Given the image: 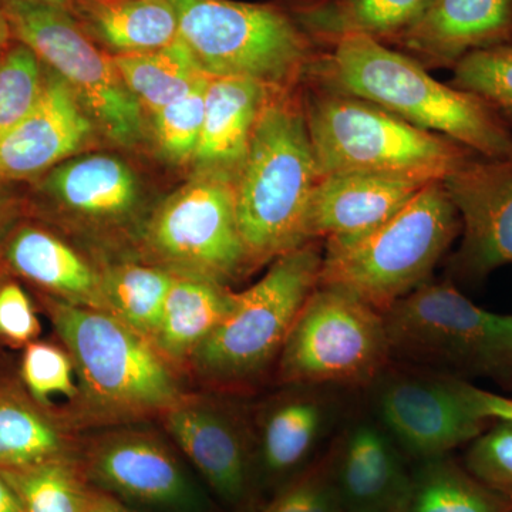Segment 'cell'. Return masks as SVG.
<instances>
[{"label": "cell", "instance_id": "obj_31", "mask_svg": "<svg viewBox=\"0 0 512 512\" xmlns=\"http://www.w3.org/2000/svg\"><path fill=\"white\" fill-rule=\"evenodd\" d=\"M23 512H86L93 485L79 458H62L19 470H0Z\"/></svg>", "mask_w": 512, "mask_h": 512}, {"label": "cell", "instance_id": "obj_12", "mask_svg": "<svg viewBox=\"0 0 512 512\" xmlns=\"http://www.w3.org/2000/svg\"><path fill=\"white\" fill-rule=\"evenodd\" d=\"M470 382L390 362L369 387L375 419L417 463L450 456L490 427L477 412Z\"/></svg>", "mask_w": 512, "mask_h": 512}, {"label": "cell", "instance_id": "obj_11", "mask_svg": "<svg viewBox=\"0 0 512 512\" xmlns=\"http://www.w3.org/2000/svg\"><path fill=\"white\" fill-rule=\"evenodd\" d=\"M138 251L147 264L177 276L227 285L254 271L239 231L235 184L195 173L140 227Z\"/></svg>", "mask_w": 512, "mask_h": 512}, {"label": "cell", "instance_id": "obj_10", "mask_svg": "<svg viewBox=\"0 0 512 512\" xmlns=\"http://www.w3.org/2000/svg\"><path fill=\"white\" fill-rule=\"evenodd\" d=\"M383 315L349 292L316 286L293 322L276 382L369 389L390 365Z\"/></svg>", "mask_w": 512, "mask_h": 512}, {"label": "cell", "instance_id": "obj_17", "mask_svg": "<svg viewBox=\"0 0 512 512\" xmlns=\"http://www.w3.org/2000/svg\"><path fill=\"white\" fill-rule=\"evenodd\" d=\"M97 133L73 90L46 67L42 97L25 119L0 137V181L45 174L82 153Z\"/></svg>", "mask_w": 512, "mask_h": 512}, {"label": "cell", "instance_id": "obj_25", "mask_svg": "<svg viewBox=\"0 0 512 512\" xmlns=\"http://www.w3.org/2000/svg\"><path fill=\"white\" fill-rule=\"evenodd\" d=\"M70 12L114 56L163 49L180 32L173 0H73Z\"/></svg>", "mask_w": 512, "mask_h": 512}, {"label": "cell", "instance_id": "obj_39", "mask_svg": "<svg viewBox=\"0 0 512 512\" xmlns=\"http://www.w3.org/2000/svg\"><path fill=\"white\" fill-rule=\"evenodd\" d=\"M471 399L477 412L490 421H505L512 424V399L501 396V394L487 392L478 389L471 383Z\"/></svg>", "mask_w": 512, "mask_h": 512}, {"label": "cell", "instance_id": "obj_15", "mask_svg": "<svg viewBox=\"0 0 512 512\" xmlns=\"http://www.w3.org/2000/svg\"><path fill=\"white\" fill-rule=\"evenodd\" d=\"M441 183L460 215L463 234L451 258L453 274L480 281L512 265V157L470 158Z\"/></svg>", "mask_w": 512, "mask_h": 512}, {"label": "cell", "instance_id": "obj_38", "mask_svg": "<svg viewBox=\"0 0 512 512\" xmlns=\"http://www.w3.org/2000/svg\"><path fill=\"white\" fill-rule=\"evenodd\" d=\"M40 322L28 293L16 282L0 284V339L29 345L40 335Z\"/></svg>", "mask_w": 512, "mask_h": 512}, {"label": "cell", "instance_id": "obj_21", "mask_svg": "<svg viewBox=\"0 0 512 512\" xmlns=\"http://www.w3.org/2000/svg\"><path fill=\"white\" fill-rule=\"evenodd\" d=\"M42 191L66 214L89 227L126 225L140 205L134 171L109 154H87L63 161L47 171Z\"/></svg>", "mask_w": 512, "mask_h": 512}, {"label": "cell", "instance_id": "obj_9", "mask_svg": "<svg viewBox=\"0 0 512 512\" xmlns=\"http://www.w3.org/2000/svg\"><path fill=\"white\" fill-rule=\"evenodd\" d=\"M0 9L13 40L62 77L99 133L121 147L143 141V107L127 89L113 56L101 52L70 9L45 0H8Z\"/></svg>", "mask_w": 512, "mask_h": 512}, {"label": "cell", "instance_id": "obj_7", "mask_svg": "<svg viewBox=\"0 0 512 512\" xmlns=\"http://www.w3.org/2000/svg\"><path fill=\"white\" fill-rule=\"evenodd\" d=\"M390 359L512 389V315L485 311L450 282H426L382 313Z\"/></svg>", "mask_w": 512, "mask_h": 512}, {"label": "cell", "instance_id": "obj_45", "mask_svg": "<svg viewBox=\"0 0 512 512\" xmlns=\"http://www.w3.org/2000/svg\"><path fill=\"white\" fill-rule=\"evenodd\" d=\"M348 512H403V511H348Z\"/></svg>", "mask_w": 512, "mask_h": 512}, {"label": "cell", "instance_id": "obj_33", "mask_svg": "<svg viewBox=\"0 0 512 512\" xmlns=\"http://www.w3.org/2000/svg\"><path fill=\"white\" fill-rule=\"evenodd\" d=\"M448 84L476 94L512 128V45L470 53L454 66Z\"/></svg>", "mask_w": 512, "mask_h": 512}, {"label": "cell", "instance_id": "obj_34", "mask_svg": "<svg viewBox=\"0 0 512 512\" xmlns=\"http://www.w3.org/2000/svg\"><path fill=\"white\" fill-rule=\"evenodd\" d=\"M210 77H204L190 93L153 114L157 147L168 161H194L204 123L205 93Z\"/></svg>", "mask_w": 512, "mask_h": 512}, {"label": "cell", "instance_id": "obj_14", "mask_svg": "<svg viewBox=\"0 0 512 512\" xmlns=\"http://www.w3.org/2000/svg\"><path fill=\"white\" fill-rule=\"evenodd\" d=\"M160 420L222 503L235 510L252 503L258 481L255 433L238 407L190 394Z\"/></svg>", "mask_w": 512, "mask_h": 512}, {"label": "cell", "instance_id": "obj_32", "mask_svg": "<svg viewBox=\"0 0 512 512\" xmlns=\"http://www.w3.org/2000/svg\"><path fill=\"white\" fill-rule=\"evenodd\" d=\"M45 84V64L28 46L12 40L0 53V137L28 116Z\"/></svg>", "mask_w": 512, "mask_h": 512}, {"label": "cell", "instance_id": "obj_18", "mask_svg": "<svg viewBox=\"0 0 512 512\" xmlns=\"http://www.w3.org/2000/svg\"><path fill=\"white\" fill-rule=\"evenodd\" d=\"M348 511H403L412 483L403 451L370 416L350 419L328 448Z\"/></svg>", "mask_w": 512, "mask_h": 512}, {"label": "cell", "instance_id": "obj_37", "mask_svg": "<svg viewBox=\"0 0 512 512\" xmlns=\"http://www.w3.org/2000/svg\"><path fill=\"white\" fill-rule=\"evenodd\" d=\"M461 463L477 480L512 505V424L495 421L468 444Z\"/></svg>", "mask_w": 512, "mask_h": 512}, {"label": "cell", "instance_id": "obj_26", "mask_svg": "<svg viewBox=\"0 0 512 512\" xmlns=\"http://www.w3.org/2000/svg\"><path fill=\"white\" fill-rule=\"evenodd\" d=\"M73 427L37 404L16 383H0V470H19L74 458Z\"/></svg>", "mask_w": 512, "mask_h": 512}, {"label": "cell", "instance_id": "obj_2", "mask_svg": "<svg viewBox=\"0 0 512 512\" xmlns=\"http://www.w3.org/2000/svg\"><path fill=\"white\" fill-rule=\"evenodd\" d=\"M45 306L76 372L70 426L160 419L190 396L180 370L150 340L110 313L55 296H46Z\"/></svg>", "mask_w": 512, "mask_h": 512}, {"label": "cell", "instance_id": "obj_36", "mask_svg": "<svg viewBox=\"0 0 512 512\" xmlns=\"http://www.w3.org/2000/svg\"><path fill=\"white\" fill-rule=\"evenodd\" d=\"M259 512H346L326 450L303 473L284 485Z\"/></svg>", "mask_w": 512, "mask_h": 512}, {"label": "cell", "instance_id": "obj_41", "mask_svg": "<svg viewBox=\"0 0 512 512\" xmlns=\"http://www.w3.org/2000/svg\"><path fill=\"white\" fill-rule=\"evenodd\" d=\"M0 512H23L18 497L2 476H0Z\"/></svg>", "mask_w": 512, "mask_h": 512}, {"label": "cell", "instance_id": "obj_13", "mask_svg": "<svg viewBox=\"0 0 512 512\" xmlns=\"http://www.w3.org/2000/svg\"><path fill=\"white\" fill-rule=\"evenodd\" d=\"M80 467L97 490L158 512H205L204 494L167 443L147 430L113 429L80 443Z\"/></svg>", "mask_w": 512, "mask_h": 512}, {"label": "cell", "instance_id": "obj_23", "mask_svg": "<svg viewBox=\"0 0 512 512\" xmlns=\"http://www.w3.org/2000/svg\"><path fill=\"white\" fill-rule=\"evenodd\" d=\"M3 261L49 296L104 312L100 268L47 229L23 225L10 234Z\"/></svg>", "mask_w": 512, "mask_h": 512}, {"label": "cell", "instance_id": "obj_42", "mask_svg": "<svg viewBox=\"0 0 512 512\" xmlns=\"http://www.w3.org/2000/svg\"><path fill=\"white\" fill-rule=\"evenodd\" d=\"M12 198L9 197L8 191L0 185V232L8 225L10 217H12Z\"/></svg>", "mask_w": 512, "mask_h": 512}, {"label": "cell", "instance_id": "obj_35", "mask_svg": "<svg viewBox=\"0 0 512 512\" xmlns=\"http://www.w3.org/2000/svg\"><path fill=\"white\" fill-rule=\"evenodd\" d=\"M20 377L26 392L40 406L49 409L55 397H77L76 372L66 349L46 342L25 346Z\"/></svg>", "mask_w": 512, "mask_h": 512}, {"label": "cell", "instance_id": "obj_22", "mask_svg": "<svg viewBox=\"0 0 512 512\" xmlns=\"http://www.w3.org/2000/svg\"><path fill=\"white\" fill-rule=\"evenodd\" d=\"M274 90L254 80L210 77L204 123L195 154V173L218 175L237 183L256 121Z\"/></svg>", "mask_w": 512, "mask_h": 512}, {"label": "cell", "instance_id": "obj_1", "mask_svg": "<svg viewBox=\"0 0 512 512\" xmlns=\"http://www.w3.org/2000/svg\"><path fill=\"white\" fill-rule=\"evenodd\" d=\"M305 82L370 101L480 157H512V128L485 101L437 82L412 57L370 37H343L320 50Z\"/></svg>", "mask_w": 512, "mask_h": 512}, {"label": "cell", "instance_id": "obj_8", "mask_svg": "<svg viewBox=\"0 0 512 512\" xmlns=\"http://www.w3.org/2000/svg\"><path fill=\"white\" fill-rule=\"evenodd\" d=\"M181 42L208 77L254 80L272 90L305 83L320 47L282 2L173 0Z\"/></svg>", "mask_w": 512, "mask_h": 512}, {"label": "cell", "instance_id": "obj_5", "mask_svg": "<svg viewBox=\"0 0 512 512\" xmlns=\"http://www.w3.org/2000/svg\"><path fill=\"white\" fill-rule=\"evenodd\" d=\"M323 241L274 259L195 350L187 369L214 392L239 393L276 367L296 316L319 284Z\"/></svg>", "mask_w": 512, "mask_h": 512}, {"label": "cell", "instance_id": "obj_19", "mask_svg": "<svg viewBox=\"0 0 512 512\" xmlns=\"http://www.w3.org/2000/svg\"><path fill=\"white\" fill-rule=\"evenodd\" d=\"M433 178L352 173L320 177L303 220L306 242L363 234L389 220Z\"/></svg>", "mask_w": 512, "mask_h": 512}, {"label": "cell", "instance_id": "obj_6", "mask_svg": "<svg viewBox=\"0 0 512 512\" xmlns=\"http://www.w3.org/2000/svg\"><path fill=\"white\" fill-rule=\"evenodd\" d=\"M302 99L320 177L382 173L443 180L478 156L377 104L319 84L303 83Z\"/></svg>", "mask_w": 512, "mask_h": 512}, {"label": "cell", "instance_id": "obj_24", "mask_svg": "<svg viewBox=\"0 0 512 512\" xmlns=\"http://www.w3.org/2000/svg\"><path fill=\"white\" fill-rule=\"evenodd\" d=\"M433 0H284L286 8L320 47L343 37L365 36L390 45L412 28Z\"/></svg>", "mask_w": 512, "mask_h": 512}, {"label": "cell", "instance_id": "obj_29", "mask_svg": "<svg viewBox=\"0 0 512 512\" xmlns=\"http://www.w3.org/2000/svg\"><path fill=\"white\" fill-rule=\"evenodd\" d=\"M403 512H512V505L451 456L420 461Z\"/></svg>", "mask_w": 512, "mask_h": 512}, {"label": "cell", "instance_id": "obj_44", "mask_svg": "<svg viewBox=\"0 0 512 512\" xmlns=\"http://www.w3.org/2000/svg\"><path fill=\"white\" fill-rule=\"evenodd\" d=\"M8 2V0H0V3ZM45 2L55 3V5L63 6V8H72L73 0H45Z\"/></svg>", "mask_w": 512, "mask_h": 512}, {"label": "cell", "instance_id": "obj_43", "mask_svg": "<svg viewBox=\"0 0 512 512\" xmlns=\"http://www.w3.org/2000/svg\"><path fill=\"white\" fill-rule=\"evenodd\" d=\"M13 37L10 33L8 20L3 15L2 9H0V53L6 49L12 43Z\"/></svg>", "mask_w": 512, "mask_h": 512}, {"label": "cell", "instance_id": "obj_28", "mask_svg": "<svg viewBox=\"0 0 512 512\" xmlns=\"http://www.w3.org/2000/svg\"><path fill=\"white\" fill-rule=\"evenodd\" d=\"M175 276L143 261L101 266L104 312L153 343Z\"/></svg>", "mask_w": 512, "mask_h": 512}, {"label": "cell", "instance_id": "obj_40", "mask_svg": "<svg viewBox=\"0 0 512 512\" xmlns=\"http://www.w3.org/2000/svg\"><path fill=\"white\" fill-rule=\"evenodd\" d=\"M86 512H141L136 510L133 505L124 503L113 495L104 493L93 487L92 497H90L89 507Z\"/></svg>", "mask_w": 512, "mask_h": 512}, {"label": "cell", "instance_id": "obj_27", "mask_svg": "<svg viewBox=\"0 0 512 512\" xmlns=\"http://www.w3.org/2000/svg\"><path fill=\"white\" fill-rule=\"evenodd\" d=\"M235 293L208 279L175 276L153 345L180 372L187 370L195 350L231 311Z\"/></svg>", "mask_w": 512, "mask_h": 512}, {"label": "cell", "instance_id": "obj_4", "mask_svg": "<svg viewBox=\"0 0 512 512\" xmlns=\"http://www.w3.org/2000/svg\"><path fill=\"white\" fill-rule=\"evenodd\" d=\"M460 232L456 207L441 180L433 181L370 231L325 239L318 285L349 292L383 313L431 281Z\"/></svg>", "mask_w": 512, "mask_h": 512}, {"label": "cell", "instance_id": "obj_3", "mask_svg": "<svg viewBox=\"0 0 512 512\" xmlns=\"http://www.w3.org/2000/svg\"><path fill=\"white\" fill-rule=\"evenodd\" d=\"M302 87L269 94L235 183L239 231L254 269L308 244L303 220L320 174Z\"/></svg>", "mask_w": 512, "mask_h": 512}, {"label": "cell", "instance_id": "obj_30", "mask_svg": "<svg viewBox=\"0 0 512 512\" xmlns=\"http://www.w3.org/2000/svg\"><path fill=\"white\" fill-rule=\"evenodd\" d=\"M113 60L127 89L151 116L207 77L180 37L163 49L113 56Z\"/></svg>", "mask_w": 512, "mask_h": 512}, {"label": "cell", "instance_id": "obj_20", "mask_svg": "<svg viewBox=\"0 0 512 512\" xmlns=\"http://www.w3.org/2000/svg\"><path fill=\"white\" fill-rule=\"evenodd\" d=\"M504 45H512V0H433L387 46L426 69H454L470 53Z\"/></svg>", "mask_w": 512, "mask_h": 512}, {"label": "cell", "instance_id": "obj_16", "mask_svg": "<svg viewBox=\"0 0 512 512\" xmlns=\"http://www.w3.org/2000/svg\"><path fill=\"white\" fill-rule=\"evenodd\" d=\"M265 404L256 420L258 478L284 485L322 456V448L342 421L346 390L288 384Z\"/></svg>", "mask_w": 512, "mask_h": 512}]
</instances>
